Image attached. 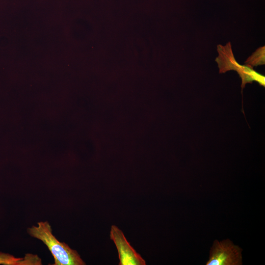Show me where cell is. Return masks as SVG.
<instances>
[{
  "label": "cell",
  "mask_w": 265,
  "mask_h": 265,
  "mask_svg": "<svg viewBox=\"0 0 265 265\" xmlns=\"http://www.w3.org/2000/svg\"><path fill=\"white\" fill-rule=\"evenodd\" d=\"M27 232L31 237L41 240L48 247L54 258L53 265H85L76 250L56 238L48 221L38 222L37 226L28 228Z\"/></svg>",
  "instance_id": "cell-1"
},
{
  "label": "cell",
  "mask_w": 265,
  "mask_h": 265,
  "mask_svg": "<svg viewBox=\"0 0 265 265\" xmlns=\"http://www.w3.org/2000/svg\"><path fill=\"white\" fill-rule=\"evenodd\" d=\"M112 239L118 252L120 265H145L146 262L126 239L122 231L112 225L110 232Z\"/></svg>",
  "instance_id": "cell-3"
},
{
  "label": "cell",
  "mask_w": 265,
  "mask_h": 265,
  "mask_svg": "<svg viewBox=\"0 0 265 265\" xmlns=\"http://www.w3.org/2000/svg\"><path fill=\"white\" fill-rule=\"evenodd\" d=\"M241 249L229 239L216 240L211 249L207 265H239L241 264Z\"/></svg>",
  "instance_id": "cell-2"
},
{
  "label": "cell",
  "mask_w": 265,
  "mask_h": 265,
  "mask_svg": "<svg viewBox=\"0 0 265 265\" xmlns=\"http://www.w3.org/2000/svg\"><path fill=\"white\" fill-rule=\"evenodd\" d=\"M41 259L35 255L28 254L24 258H16L14 256L0 252V265H39Z\"/></svg>",
  "instance_id": "cell-4"
}]
</instances>
